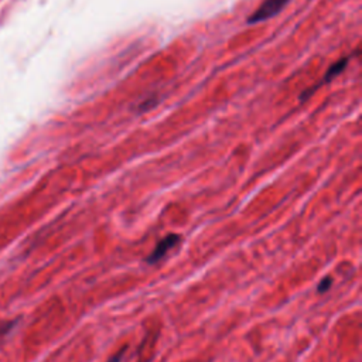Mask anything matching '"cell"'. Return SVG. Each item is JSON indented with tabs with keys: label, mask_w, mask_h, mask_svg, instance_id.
Listing matches in <instances>:
<instances>
[{
	"label": "cell",
	"mask_w": 362,
	"mask_h": 362,
	"mask_svg": "<svg viewBox=\"0 0 362 362\" xmlns=\"http://www.w3.org/2000/svg\"><path fill=\"white\" fill-rule=\"evenodd\" d=\"M348 61H349V57H345V58H342V59L337 61L334 65H331V68L327 71V74H325L324 79H322L320 83H317V85H314L313 88H310L307 92H303V93H301V96H300V99H301V100H304V99H305V98H308V95H310V93H313L318 86H321V85H324V83H327V82H331L335 76H338V75L345 69V66L348 65Z\"/></svg>",
	"instance_id": "cell-3"
},
{
	"label": "cell",
	"mask_w": 362,
	"mask_h": 362,
	"mask_svg": "<svg viewBox=\"0 0 362 362\" xmlns=\"http://www.w3.org/2000/svg\"><path fill=\"white\" fill-rule=\"evenodd\" d=\"M124 349L126 348H123V349H120L113 358H110L107 362H120L122 361V358H123V355H124Z\"/></svg>",
	"instance_id": "cell-6"
},
{
	"label": "cell",
	"mask_w": 362,
	"mask_h": 362,
	"mask_svg": "<svg viewBox=\"0 0 362 362\" xmlns=\"http://www.w3.org/2000/svg\"><path fill=\"white\" fill-rule=\"evenodd\" d=\"M14 327V321H7L0 324V341L10 332V329Z\"/></svg>",
	"instance_id": "cell-4"
},
{
	"label": "cell",
	"mask_w": 362,
	"mask_h": 362,
	"mask_svg": "<svg viewBox=\"0 0 362 362\" xmlns=\"http://www.w3.org/2000/svg\"><path fill=\"white\" fill-rule=\"evenodd\" d=\"M331 283H332V279L329 277V276H327V277H324L322 280H321V283L318 284V293H324V291H327L329 287H331Z\"/></svg>",
	"instance_id": "cell-5"
},
{
	"label": "cell",
	"mask_w": 362,
	"mask_h": 362,
	"mask_svg": "<svg viewBox=\"0 0 362 362\" xmlns=\"http://www.w3.org/2000/svg\"><path fill=\"white\" fill-rule=\"evenodd\" d=\"M287 1L288 0H264L259 6V8L247 17V23L255 24V23H260V21H264V20L276 16L277 13L281 11V8L286 6Z\"/></svg>",
	"instance_id": "cell-1"
},
{
	"label": "cell",
	"mask_w": 362,
	"mask_h": 362,
	"mask_svg": "<svg viewBox=\"0 0 362 362\" xmlns=\"http://www.w3.org/2000/svg\"><path fill=\"white\" fill-rule=\"evenodd\" d=\"M181 240V236L177 233H170L167 236H164L153 249V252L147 256L146 262L150 264H154L157 262H160L173 247H175Z\"/></svg>",
	"instance_id": "cell-2"
}]
</instances>
